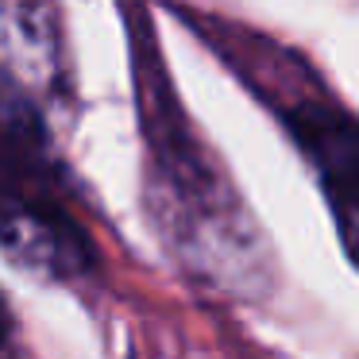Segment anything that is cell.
Segmentation results:
<instances>
[{
	"mask_svg": "<svg viewBox=\"0 0 359 359\" xmlns=\"http://www.w3.org/2000/svg\"><path fill=\"white\" fill-rule=\"evenodd\" d=\"M66 89V32L55 0H0V128L47 135Z\"/></svg>",
	"mask_w": 359,
	"mask_h": 359,
	"instance_id": "cell-2",
	"label": "cell"
},
{
	"mask_svg": "<svg viewBox=\"0 0 359 359\" xmlns=\"http://www.w3.org/2000/svg\"><path fill=\"white\" fill-rule=\"evenodd\" d=\"M4 340H8V325H4V317H0V351H4Z\"/></svg>",
	"mask_w": 359,
	"mask_h": 359,
	"instance_id": "cell-4",
	"label": "cell"
},
{
	"mask_svg": "<svg viewBox=\"0 0 359 359\" xmlns=\"http://www.w3.org/2000/svg\"><path fill=\"white\" fill-rule=\"evenodd\" d=\"M282 120L325 189L344 251L359 266V120L320 101L290 104Z\"/></svg>",
	"mask_w": 359,
	"mask_h": 359,
	"instance_id": "cell-3",
	"label": "cell"
},
{
	"mask_svg": "<svg viewBox=\"0 0 359 359\" xmlns=\"http://www.w3.org/2000/svg\"><path fill=\"white\" fill-rule=\"evenodd\" d=\"M0 248L43 278L70 282L93 271V243L66 205L47 135L0 128Z\"/></svg>",
	"mask_w": 359,
	"mask_h": 359,
	"instance_id": "cell-1",
	"label": "cell"
}]
</instances>
